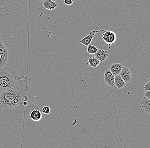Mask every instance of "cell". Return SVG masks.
<instances>
[{
  "mask_svg": "<svg viewBox=\"0 0 150 148\" xmlns=\"http://www.w3.org/2000/svg\"><path fill=\"white\" fill-rule=\"evenodd\" d=\"M89 64L91 67H96L99 65L100 62L96 57H90L88 59Z\"/></svg>",
  "mask_w": 150,
  "mask_h": 148,
  "instance_id": "cell-15",
  "label": "cell"
},
{
  "mask_svg": "<svg viewBox=\"0 0 150 148\" xmlns=\"http://www.w3.org/2000/svg\"><path fill=\"white\" fill-rule=\"evenodd\" d=\"M73 4V0H64L63 4L66 5H72Z\"/></svg>",
  "mask_w": 150,
  "mask_h": 148,
  "instance_id": "cell-19",
  "label": "cell"
},
{
  "mask_svg": "<svg viewBox=\"0 0 150 148\" xmlns=\"http://www.w3.org/2000/svg\"><path fill=\"white\" fill-rule=\"evenodd\" d=\"M25 115L28 118L34 121H39L42 118V114L39 106L35 104H30L26 107Z\"/></svg>",
  "mask_w": 150,
  "mask_h": 148,
  "instance_id": "cell-4",
  "label": "cell"
},
{
  "mask_svg": "<svg viewBox=\"0 0 150 148\" xmlns=\"http://www.w3.org/2000/svg\"><path fill=\"white\" fill-rule=\"evenodd\" d=\"M43 6L47 10H52L57 7L58 4L52 0H44L42 2Z\"/></svg>",
  "mask_w": 150,
  "mask_h": 148,
  "instance_id": "cell-13",
  "label": "cell"
},
{
  "mask_svg": "<svg viewBox=\"0 0 150 148\" xmlns=\"http://www.w3.org/2000/svg\"><path fill=\"white\" fill-rule=\"evenodd\" d=\"M52 1L56 3L58 5L63 4L64 0H52Z\"/></svg>",
  "mask_w": 150,
  "mask_h": 148,
  "instance_id": "cell-21",
  "label": "cell"
},
{
  "mask_svg": "<svg viewBox=\"0 0 150 148\" xmlns=\"http://www.w3.org/2000/svg\"><path fill=\"white\" fill-rule=\"evenodd\" d=\"M42 111L45 115H49L50 112V108L49 106H45L42 108Z\"/></svg>",
  "mask_w": 150,
  "mask_h": 148,
  "instance_id": "cell-17",
  "label": "cell"
},
{
  "mask_svg": "<svg viewBox=\"0 0 150 148\" xmlns=\"http://www.w3.org/2000/svg\"><path fill=\"white\" fill-rule=\"evenodd\" d=\"M36 1H38V2H40V3H42L43 2L44 0H36Z\"/></svg>",
  "mask_w": 150,
  "mask_h": 148,
  "instance_id": "cell-22",
  "label": "cell"
},
{
  "mask_svg": "<svg viewBox=\"0 0 150 148\" xmlns=\"http://www.w3.org/2000/svg\"><path fill=\"white\" fill-rule=\"evenodd\" d=\"M114 82H115V86H116L118 89L123 88L125 86V83H126L123 80L120 74L114 76Z\"/></svg>",
  "mask_w": 150,
  "mask_h": 148,
  "instance_id": "cell-14",
  "label": "cell"
},
{
  "mask_svg": "<svg viewBox=\"0 0 150 148\" xmlns=\"http://www.w3.org/2000/svg\"><path fill=\"white\" fill-rule=\"evenodd\" d=\"M104 81L108 86L114 87L115 86L114 82V76L110 72L109 69L107 70L105 72L104 76Z\"/></svg>",
  "mask_w": 150,
  "mask_h": 148,
  "instance_id": "cell-8",
  "label": "cell"
},
{
  "mask_svg": "<svg viewBox=\"0 0 150 148\" xmlns=\"http://www.w3.org/2000/svg\"><path fill=\"white\" fill-rule=\"evenodd\" d=\"M16 87V82L11 74L4 68L0 70V93Z\"/></svg>",
  "mask_w": 150,
  "mask_h": 148,
  "instance_id": "cell-3",
  "label": "cell"
},
{
  "mask_svg": "<svg viewBox=\"0 0 150 148\" xmlns=\"http://www.w3.org/2000/svg\"><path fill=\"white\" fill-rule=\"evenodd\" d=\"M13 78L16 82V87H18L26 91L28 89L31 74L28 68L22 64L15 66L4 67Z\"/></svg>",
  "mask_w": 150,
  "mask_h": 148,
  "instance_id": "cell-2",
  "label": "cell"
},
{
  "mask_svg": "<svg viewBox=\"0 0 150 148\" xmlns=\"http://www.w3.org/2000/svg\"><path fill=\"white\" fill-rule=\"evenodd\" d=\"M9 59V52L0 37V70L5 67Z\"/></svg>",
  "mask_w": 150,
  "mask_h": 148,
  "instance_id": "cell-5",
  "label": "cell"
},
{
  "mask_svg": "<svg viewBox=\"0 0 150 148\" xmlns=\"http://www.w3.org/2000/svg\"><path fill=\"white\" fill-rule=\"evenodd\" d=\"M141 106L143 110L146 113L150 114V100L145 97L142 98L140 103Z\"/></svg>",
  "mask_w": 150,
  "mask_h": 148,
  "instance_id": "cell-12",
  "label": "cell"
},
{
  "mask_svg": "<svg viewBox=\"0 0 150 148\" xmlns=\"http://www.w3.org/2000/svg\"><path fill=\"white\" fill-rule=\"evenodd\" d=\"M144 96L145 98L150 99V91H145Z\"/></svg>",
  "mask_w": 150,
  "mask_h": 148,
  "instance_id": "cell-20",
  "label": "cell"
},
{
  "mask_svg": "<svg viewBox=\"0 0 150 148\" xmlns=\"http://www.w3.org/2000/svg\"><path fill=\"white\" fill-rule=\"evenodd\" d=\"M87 47H87V52H88V53L90 54H94L97 52L98 50L96 47L95 46L93 45H91V44Z\"/></svg>",
  "mask_w": 150,
  "mask_h": 148,
  "instance_id": "cell-16",
  "label": "cell"
},
{
  "mask_svg": "<svg viewBox=\"0 0 150 148\" xmlns=\"http://www.w3.org/2000/svg\"><path fill=\"white\" fill-rule=\"evenodd\" d=\"M120 74L125 83L130 82L131 81L132 74L130 69L128 67L123 66Z\"/></svg>",
  "mask_w": 150,
  "mask_h": 148,
  "instance_id": "cell-7",
  "label": "cell"
},
{
  "mask_svg": "<svg viewBox=\"0 0 150 148\" xmlns=\"http://www.w3.org/2000/svg\"><path fill=\"white\" fill-rule=\"evenodd\" d=\"M26 91L18 87H14L8 90L0 93V106L7 108H12L23 104L28 101Z\"/></svg>",
  "mask_w": 150,
  "mask_h": 148,
  "instance_id": "cell-1",
  "label": "cell"
},
{
  "mask_svg": "<svg viewBox=\"0 0 150 148\" xmlns=\"http://www.w3.org/2000/svg\"><path fill=\"white\" fill-rule=\"evenodd\" d=\"M96 33V31L94 30H93L88 35L85 36L84 38L80 40L79 42L83 44L85 46H88L89 45L91 44L93 39L95 36Z\"/></svg>",
  "mask_w": 150,
  "mask_h": 148,
  "instance_id": "cell-9",
  "label": "cell"
},
{
  "mask_svg": "<svg viewBox=\"0 0 150 148\" xmlns=\"http://www.w3.org/2000/svg\"><path fill=\"white\" fill-rule=\"evenodd\" d=\"M123 67L122 64L119 63H115L112 64V65L110 67L109 70L110 72L112 73V74L115 76L117 75L120 74L122 68Z\"/></svg>",
  "mask_w": 150,
  "mask_h": 148,
  "instance_id": "cell-11",
  "label": "cell"
},
{
  "mask_svg": "<svg viewBox=\"0 0 150 148\" xmlns=\"http://www.w3.org/2000/svg\"><path fill=\"white\" fill-rule=\"evenodd\" d=\"M144 89L145 91H150V81L145 83L144 86Z\"/></svg>",
  "mask_w": 150,
  "mask_h": 148,
  "instance_id": "cell-18",
  "label": "cell"
},
{
  "mask_svg": "<svg viewBox=\"0 0 150 148\" xmlns=\"http://www.w3.org/2000/svg\"><path fill=\"white\" fill-rule=\"evenodd\" d=\"M103 33L102 34V38L106 44L110 47L111 45H114V43L117 40V35L114 32L110 30H103Z\"/></svg>",
  "mask_w": 150,
  "mask_h": 148,
  "instance_id": "cell-6",
  "label": "cell"
},
{
  "mask_svg": "<svg viewBox=\"0 0 150 148\" xmlns=\"http://www.w3.org/2000/svg\"><path fill=\"white\" fill-rule=\"evenodd\" d=\"M95 57L98 59L100 62L105 61L109 56L108 52L106 50L98 49L97 52L94 54Z\"/></svg>",
  "mask_w": 150,
  "mask_h": 148,
  "instance_id": "cell-10",
  "label": "cell"
}]
</instances>
